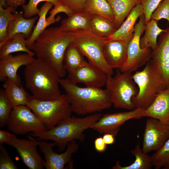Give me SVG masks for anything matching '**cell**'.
<instances>
[{
	"instance_id": "cell-1",
	"label": "cell",
	"mask_w": 169,
	"mask_h": 169,
	"mask_svg": "<svg viewBox=\"0 0 169 169\" xmlns=\"http://www.w3.org/2000/svg\"><path fill=\"white\" fill-rule=\"evenodd\" d=\"M74 36V32L64 31L59 27L46 28L28 49L33 51L37 58L54 68L61 78L66 74L64 56Z\"/></svg>"
},
{
	"instance_id": "cell-2",
	"label": "cell",
	"mask_w": 169,
	"mask_h": 169,
	"mask_svg": "<svg viewBox=\"0 0 169 169\" xmlns=\"http://www.w3.org/2000/svg\"><path fill=\"white\" fill-rule=\"evenodd\" d=\"M60 85L72 112L79 115L99 113L110 108L112 105L106 89L86 86L81 87L67 78L61 79Z\"/></svg>"
},
{
	"instance_id": "cell-3",
	"label": "cell",
	"mask_w": 169,
	"mask_h": 169,
	"mask_svg": "<svg viewBox=\"0 0 169 169\" xmlns=\"http://www.w3.org/2000/svg\"><path fill=\"white\" fill-rule=\"evenodd\" d=\"M25 85L32 97L40 100L55 99L60 97V79L56 71L42 60L37 58L26 66L24 72Z\"/></svg>"
},
{
	"instance_id": "cell-4",
	"label": "cell",
	"mask_w": 169,
	"mask_h": 169,
	"mask_svg": "<svg viewBox=\"0 0 169 169\" xmlns=\"http://www.w3.org/2000/svg\"><path fill=\"white\" fill-rule=\"evenodd\" d=\"M99 113L91 114L84 117L71 116L60 121L53 128L44 131L31 133L38 140H52L58 147V151L64 150L69 142L78 140L84 141V131L91 126L102 116Z\"/></svg>"
},
{
	"instance_id": "cell-5",
	"label": "cell",
	"mask_w": 169,
	"mask_h": 169,
	"mask_svg": "<svg viewBox=\"0 0 169 169\" xmlns=\"http://www.w3.org/2000/svg\"><path fill=\"white\" fill-rule=\"evenodd\" d=\"M141 71L136 72L132 78L138 88L137 95L132 101L136 108L145 110L152 104L158 94L167 88L163 77L151 59Z\"/></svg>"
},
{
	"instance_id": "cell-6",
	"label": "cell",
	"mask_w": 169,
	"mask_h": 169,
	"mask_svg": "<svg viewBox=\"0 0 169 169\" xmlns=\"http://www.w3.org/2000/svg\"><path fill=\"white\" fill-rule=\"evenodd\" d=\"M74 32L71 43L87 59L88 62L108 75H112L113 69L106 62L103 51V46L108 38L98 35L90 30L80 29Z\"/></svg>"
},
{
	"instance_id": "cell-7",
	"label": "cell",
	"mask_w": 169,
	"mask_h": 169,
	"mask_svg": "<svg viewBox=\"0 0 169 169\" xmlns=\"http://www.w3.org/2000/svg\"><path fill=\"white\" fill-rule=\"evenodd\" d=\"M131 73L122 72L118 69L115 76L108 75L105 85L112 105L116 108L132 110L135 107L132 98L138 92Z\"/></svg>"
},
{
	"instance_id": "cell-8",
	"label": "cell",
	"mask_w": 169,
	"mask_h": 169,
	"mask_svg": "<svg viewBox=\"0 0 169 169\" xmlns=\"http://www.w3.org/2000/svg\"><path fill=\"white\" fill-rule=\"evenodd\" d=\"M26 105L45 125L47 130L71 116L72 112L65 94L55 99L44 100L35 99L31 95Z\"/></svg>"
},
{
	"instance_id": "cell-9",
	"label": "cell",
	"mask_w": 169,
	"mask_h": 169,
	"mask_svg": "<svg viewBox=\"0 0 169 169\" xmlns=\"http://www.w3.org/2000/svg\"><path fill=\"white\" fill-rule=\"evenodd\" d=\"M145 17L143 14L140 16L139 22L136 24L133 37L128 43L127 58L123 66L119 69L121 72L131 73L152 59L151 49L141 48L140 45V39L145 31Z\"/></svg>"
},
{
	"instance_id": "cell-10",
	"label": "cell",
	"mask_w": 169,
	"mask_h": 169,
	"mask_svg": "<svg viewBox=\"0 0 169 169\" xmlns=\"http://www.w3.org/2000/svg\"><path fill=\"white\" fill-rule=\"evenodd\" d=\"M6 125L13 134L18 135L47 130L45 125L26 105L13 107Z\"/></svg>"
},
{
	"instance_id": "cell-11",
	"label": "cell",
	"mask_w": 169,
	"mask_h": 169,
	"mask_svg": "<svg viewBox=\"0 0 169 169\" xmlns=\"http://www.w3.org/2000/svg\"><path fill=\"white\" fill-rule=\"evenodd\" d=\"M169 138V125L149 117L146 120L142 150L146 153L158 151Z\"/></svg>"
},
{
	"instance_id": "cell-12",
	"label": "cell",
	"mask_w": 169,
	"mask_h": 169,
	"mask_svg": "<svg viewBox=\"0 0 169 169\" xmlns=\"http://www.w3.org/2000/svg\"><path fill=\"white\" fill-rule=\"evenodd\" d=\"M144 110L136 108L129 111L106 114L102 115L90 128L100 134L109 133L117 135L121 126L127 121L143 117Z\"/></svg>"
},
{
	"instance_id": "cell-13",
	"label": "cell",
	"mask_w": 169,
	"mask_h": 169,
	"mask_svg": "<svg viewBox=\"0 0 169 169\" xmlns=\"http://www.w3.org/2000/svg\"><path fill=\"white\" fill-rule=\"evenodd\" d=\"M37 142L44 154L45 160L44 167L46 169H64L68 163L72 166V156L78 149V145L75 140L69 142L65 151L60 154L55 152L53 149L56 145L55 142L48 143L39 140H37Z\"/></svg>"
},
{
	"instance_id": "cell-14",
	"label": "cell",
	"mask_w": 169,
	"mask_h": 169,
	"mask_svg": "<svg viewBox=\"0 0 169 169\" xmlns=\"http://www.w3.org/2000/svg\"><path fill=\"white\" fill-rule=\"evenodd\" d=\"M6 144L17 150L25 165L30 169H42L44 161L38 152L37 140L31 135L28 139H20L16 136Z\"/></svg>"
},
{
	"instance_id": "cell-15",
	"label": "cell",
	"mask_w": 169,
	"mask_h": 169,
	"mask_svg": "<svg viewBox=\"0 0 169 169\" xmlns=\"http://www.w3.org/2000/svg\"><path fill=\"white\" fill-rule=\"evenodd\" d=\"M108 76L99 68L87 62L69 74L67 78L76 84L81 83L86 86L100 88L105 85Z\"/></svg>"
},
{
	"instance_id": "cell-16",
	"label": "cell",
	"mask_w": 169,
	"mask_h": 169,
	"mask_svg": "<svg viewBox=\"0 0 169 169\" xmlns=\"http://www.w3.org/2000/svg\"><path fill=\"white\" fill-rule=\"evenodd\" d=\"M33 56L25 53L15 55L10 54L0 60V80L4 81L7 78L18 85H21V79L17 74L18 69L25 66L34 59Z\"/></svg>"
},
{
	"instance_id": "cell-17",
	"label": "cell",
	"mask_w": 169,
	"mask_h": 169,
	"mask_svg": "<svg viewBox=\"0 0 169 169\" xmlns=\"http://www.w3.org/2000/svg\"><path fill=\"white\" fill-rule=\"evenodd\" d=\"M169 88V27L160 35L156 48L152 51V59Z\"/></svg>"
},
{
	"instance_id": "cell-18",
	"label": "cell",
	"mask_w": 169,
	"mask_h": 169,
	"mask_svg": "<svg viewBox=\"0 0 169 169\" xmlns=\"http://www.w3.org/2000/svg\"><path fill=\"white\" fill-rule=\"evenodd\" d=\"M128 43L123 41L108 39L104 44L103 51L105 59L113 69H120L125 62Z\"/></svg>"
},
{
	"instance_id": "cell-19",
	"label": "cell",
	"mask_w": 169,
	"mask_h": 169,
	"mask_svg": "<svg viewBox=\"0 0 169 169\" xmlns=\"http://www.w3.org/2000/svg\"><path fill=\"white\" fill-rule=\"evenodd\" d=\"M143 116L157 119L169 125V88L158 94L151 105L144 110Z\"/></svg>"
},
{
	"instance_id": "cell-20",
	"label": "cell",
	"mask_w": 169,
	"mask_h": 169,
	"mask_svg": "<svg viewBox=\"0 0 169 169\" xmlns=\"http://www.w3.org/2000/svg\"><path fill=\"white\" fill-rule=\"evenodd\" d=\"M143 13L142 6L139 3L133 9L116 31L108 38V40H121L128 43L133 37L136 20Z\"/></svg>"
},
{
	"instance_id": "cell-21",
	"label": "cell",
	"mask_w": 169,
	"mask_h": 169,
	"mask_svg": "<svg viewBox=\"0 0 169 169\" xmlns=\"http://www.w3.org/2000/svg\"><path fill=\"white\" fill-rule=\"evenodd\" d=\"M16 17L9 23L7 29V36L6 39L0 43L2 44L14 35L18 33L24 34L26 39L31 36L34 25L38 18V16L27 18L24 17L23 12L15 13Z\"/></svg>"
},
{
	"instance_id": "cell-22",
	"label": "cell",
	"mask_w": 169,
	"mask_h": 169,
	"mask_svg": "<svg viewBox=\"0 0 169 169\" xmlns=\"http://www.w3.org/2000/svg\"><path fill=\"white\" fill-rule=\"evenodd\" d=\"M91 14L84 11H74L61 21L59 27L65 32H75L80 29L89 30Z\"/></svg>"
},
{
	"instance_id": "cell-23",
	"label": "cell",
	"mask_w": 169,
	"mask_h": 169,
	"mask_svg": "<svg viewBox=\"0 0 169 169\" xmlns=\"http://www.w3.org/2000/svg\"><path fill=\"white\" fill-rule=\"evenodd\" d=\"M26 39L24 34L18 33L0 44V59L13 53L23 51L34 56L35 53L27 46Z\"/></svg>"
},
{
	"instance_id": "cell-24",
	"label": "cell",
	"mask_w": 169,
	"mask_h": 169,
	"mask_svg": "<svg viewBox=\"0 0 169 169\" xmlns=\"http://www.w3.org/2000/svg\"><path fill=\"white\" fill-rule=\"evenodd\" d=\"M3 86L13 108L20 105H27L31 95L27 92L22 85H18L7 78L4 81Z\"/></svg>"
},
{
	"instance_id": "cell-25",
	"label": "cell",
	"mask_w": 169,
	"mask_h": 169,
	"mask_svg": "<svg viewBox=\"0 0 169 169\" xmlns=\"http://www.w3.org/2000/svg\"><path fill=\"white\" fill-rule=\"evenodd\" d=\"M113 12L114 22L118 29L141 0H106Z\"/></svg>"
},
{
	"instance_id": "cell-26",
	"label": "cell",
	"mask_w": 169,
	"mask_h": 169,
	"mask_svg": "<svg viewBox=\"0 0 169 169\" xmlns=\"http://www.w3.org/2000/svg\"><path fill=\"white\" fill-rule=\"evenodd\" d=\"M117 29L114 21L100 16L91 14L89 30L95 34L108 38Z\"/></svg>"
},
{
	"instance_id": "cell-27",
	"label": "cell",
	"mask_w": 169,
	"mask_h": 169,
	"mask_svg": "<svg viewBox=\"0 0 169 169\" xmlns=\"http://www.w3.org/2000/svg\"><path fill=\"white\" fill-rule=\"evenodd\" d=\"M131 151L135 158L133 163L128 166H122L120 164L119 161H117L112 167V169H150L153 166L151 156L143 151L139 143Z\"/></svg>"
},
{
	"instance_id": "cell-28",
	"label": "cell",
	"mask_w": 169,
	"mask_h": 169,
	"mask_svg": "<svg viewBox=\"0 0 169 169\" xmlns=\"http://www.w3.org/2000/svg\"><path fill=\"white\" fill-rule=\"evenodd\" d=\"M145 24V33L140 38V45L141 48H150L153 51L157 46V36L166 29L160 28L157 25V21L153 19H151Z\"/></svg>"
},
{
	"instance_id": "cell-29",
	"label": "cell",
	"mask_w": 169,
	"mask_h": 169,
	"mask_svg": "<svg viewBox=\"0 0 169 169\" xmlns=\"http://www.w3.org/2000/svg\"><path fill=\"white\" fill-rule=\"evenodd\" d=\"M79 50L71 43L67 48L64 56V62L65 70L71 73L87 62Z\"/></svg>"
},
{
	"instance_id": "cell-30",
	"label": "cell",
	"mask_w": 169,
	"mask_h": 169,
	"mask_svg": "<svg viewBox=\"0 0 169 169\" xmlns=\"http://www.w3.org/2000/svg\"><path fill=\"white\" fill-rule=\"evenodd\" d=\"M83 11L114 21L113 12L106 0H87Z\"/></svg>"
},
{
	"instance_id": "cell-31",
	"label": "cell",
	"mask_w": 169,
	"mask_h": 169,
	"mask_svg": "<svg viewBox=\"0 0 169 169\" xmlns=\"http://www.w3.org/2000/svg\"><path fill=\"white\" fill-rule=\"evenodd\" d=\"M53 5L51 3L47 2L40 9L38 14V20L34 27L31 36L26 39L27 46L28 49L47 27L50 25L47 21L46 17L47 13Z\"/></svg>"
},
{
	"instance_id": "cell-32",
	"label": "cell",
	"mask_w": 169,
	"mask_h": 169,
	"mask_svg": "<svg viewBox=\"0 0 169 169\" xmlns=\"http://www.w3.org/2000/svg\"><path fill=\"white\" fill-rule=\"evenodd\" d=\"M16 13V10L13 7L7 6L4 8L0 3V43L6 38L8 26L15 18Z\"/></svg>"
},
{
	"instance_id": "cell-33",
	"label": "cell",
	"mask_w": 169,
	"mask_h": 169,
	"mask_svg": "<svg viewBox=\"0 0 169 169\" xmlns=\"http://www.w3.org/2000/svg\"><path fill=\"white\" fill-rule=\"evenodd\" d=\"M153 166L156 169H166L169 167V138L162 147L151 156Z\"/></svg>"
},
{
	"instance_id": "cell-34",
	"label": "cell",
	"mask_w": 169,
	"mask_h": 169,
	"mask_svg": "<svg viewBox=\"0 0 169 169\" xmlns=\"http://www.w3.org/2000/svg\"><path fill=\"white\" fill-rule=\"evenodd\" d=\"M12 104L4 89L0 90V127L7 125L13 109Z\"/></svg>"
},
{
	"instance_id": "cell-35",
	"label": "cell",
	"mask_w": 169,
	"mask_h": 169,
	"mask_svg": "<svg viewBox=\"0 0 169 169\" xmlns=\"http://www.w3.org/2000/svg\"><path fill=\"white\" fill-rule=\"evenodd\" d=\"M43 1L51 3L54 6L62 3L60 0H29L27 4L22 5L24 17L27 18H30L38 14L40 11L37 7L38 5Z\"/></svg>"
},
{
	"instance_id": "cell-36",
	"label": "cell",
	"mask_w": 169,
	"mask_h": 169,
	"mask_svg": "<svg viewBox=\"0 0 169 169\" xmlns=\"http://www.w3.org/2000/svg\"><path fill=\"white\" fill-rule=\"evenodd\" d=\"M161 19L167 20L169 23V0H164L162 1L151 16V19L157 22Z\"/></svg>"
},
{
	"instance_id": "cell-37",
	"label": "cell",
	"mask_w": 169,
	"mask_h": 169,
	"mask_svg": "<svg viewBox=\"0 0 169 169\" xmlns=\"http://www.w3.org/2000/svg\"><path fill=\"white\" fill-rule=\"evenodd\" d=\"M162 0H141L140 3L144 11L145 24L151 19V16Z\"/></svg>"
},
{
	"instance_id": "cell-38",
	"label": "cell",
	"mask_w": 169,
	"mask_h": 169,
	"mask_svg": "<svg viewBox=\"0 0 169 169\" xmlns=\"http://www.w3.org/2000/svg\"><path fill=\"white\" fill-rule=\"evenodd\" d=\"M74 12L69 7L64 4L62 3L58 6H54L50 12V15L47 18V22L50 25L58 21L60 18L55 19V17L58 13H64L68 16L72 14Z\"/></svg>"
},
{
	"instance_id": "cell-39",
	"label": "cell",
	"mask_w": 169,
	"mask_h": 169,
	"mask_svg": "<svg viewBox=\"0 0 169 169\" xmlns=\"http://www.w3.org/2000/svg\"><path fill=\"white\" fill-rule=\"evenodd\" d=\"M18 167L12 160L3 145H0V169H17Z\"/></svg>"
},
{
	"instance_id": "cell-40",
	"label": "cell",
	"mask_w": 169,
	"mask_h": 169,
	"mask_svg": "<svg viewBox=\"0 0 169 169\" xmlns=\"http://www.w3.org/2000/svg\"><path fill=\"white\" fill-rule=\"evenodd\" d=\"M62 3L67 5L75 12H83L87 0H60Z\"/></svg>"
},
{
	"instance_id": "cell-41",
	"label": "cell",
	"mask_w": 169,
	"mask_h": 169,
	"mask_svg": "<svg viewBox=\"0 0 169 169\" xmlns=\"http://www.w3.org/2000/svg\"><path fill=\"white\" fill-rule=\"evenodd\" d=\"M15 136L13 133H10L4 130H0V144L6 143L11 140Z\"/></svg>"
},
{
	"instance_id": "cell-42",
	"label": "cell",
	"mask_w": 169,
	"mask_h": 169,
	"mask_svg": "<svg viewBox=\"0 0 169 169\" xmlns=\"http://www.w3.org/2000/svg\"><path fill=\"white\" fill-rule=\"evenodd\" d=\"M94 146L96 151L100 152L104 151L106 147V144L102 137H98L95 140Z\"/></svg>"
},
{
	"instance_id": "cell-43",
	"label": "cell",
	"mask_w": 169,
	"mask_h": 169,
	"mask_svg": "<svg viewBox=\"0 0 169 169\" xmlns=\"http://www.w3.org/2000/svg\"><path fill=\"white\" fill-rule=\"evenodd\" d=\"M26 0H5L4 2L7 6H10L16 10L20 5L25 4Z\"/></svg>"
},
{
	"instance_id": "cell-44",
	"label": "cell",
	"mask_w": 169,
	"mask_h": 169,
	"mask_svg": "<svg viewBox=\"0 0 169 169\" xmlns=\"http://www.w3.org/2000/svg\"><path fill=\"white\" fill-rule=\"evenodd\" d=\"M114 136L109 133L104 134L102 138L105 143L106 145H110L113 144L115 141Z\"/></svg>"
},
{
	"instance_id": "cell-45",
	"label": "cell",
	"mask_w": 169,
	"mask_h": 169,
	"mask_svg": "<svg viewBox=\"0 0 169 169\" xmlns=\"http://www.w3.org/2000/svg\"><path fill=\"white\" fill-rule=\"evenodd\" d=\"M0 2L2 3L5 6H6V4L4 2L5 0H0Z\"/></svg>"
},
{
	"instance_id": "cell-46",
	"label": "cell",
	"mask_w": 169,
	"mask_h": 169,
	"mask_svg": "<svg viewBox=\"0 0 169 169\" xmlns=\"http://www.w3.org/2000/svg\"><path fill=\"white\" fill-rule=\"evenodd\" d=\"M166 169H169V167H168Z\"/></svg>"
}]
</instances>
